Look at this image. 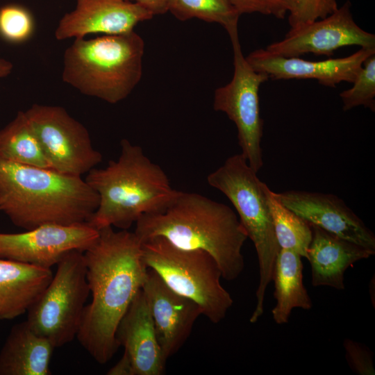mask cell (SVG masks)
<instances>
[{
  "label": "cell",
  "mask_w": 375,
  "mask_h": 375,
  "mask_svg": "<svg viewBox=\"0 0 375 375\" xmlns=\"http://www.w3.org/2000/svg\"><path fill=\"white\" fill-rule=\"evenodd\" d=\"M272 281L274 283V297L276 302L272 314L276 324H287L294 308H312V299L303 283L301 257L297 253L280 249Z\"/></svg>",
  "instance_id": "cell-21"
},
{
  "label": "cell",
  "mask_w": 375,
  "mask_h": 375,
  "mask_svg": "<svg viewBox=\"0 0 375 375\" xmlns=\"http://www.w3.org/2000/svg\"><path fill=\"white\" fill-rule=\"evenodd\" d=\"M267 8L269 15L284 19L290 10L294 0H259Z\"/></svg>",
  "instance_id": "cell-29"
},
{
  "label": "cell",
  "mask_w": 375,
  "mask_h": 375,
  "mask_svg": "<svg viewBox=\"0 0 375 375\" xmlns=\"http://www.w3.org/2000/svg\"><path fill=\"white\" fill-rule=\"evenodd\" d=\"M142 290L162 355L167 360L186 342L201 310L195 302L172 290L151 269Z\"/></svg>",
  "instance_id": "cell-14"
},
{
  "label": "cell",
  "mask_w": 375,
  "mask_h": 375,
  "mask_svg": "<svg viewBox=\"0 0 375 375\" xmlns=\"http://www.w3.org/2000/svg\"><path fill=\"white\" fill-rule=\"evenodd\" d=\"M143 260L174 292L195 302L211 322L223 320L233 300L222 285V272L208 252L179 248L162 237L142 242Z\"/></svg>",
  "instance_id": "cell-7"
},
{
  "label": "cell",
  "mask_w": 375,
  "mask_h": 375,
  "mask_svg": "<svg viewBox=\"0 0 375 375\" xmlns=\"http://www.w3.org/2000/svg\"><path fill=\"white\" fill-rule=\"evenodd\" d=\"M74 9L58 22V40L83 38L89 34L115 35L133 31L153 15L138 3L126 0H76Z\"/></svg>",
  "instance_id": "cell-16"
},
{
  "label": "cell",
  "mask_w": 375,
  "mask_h": 375,
  "mask_svg": "<svg viewBox=\"0 0 375 375\" xmlns=\"http://www.w3.org/2000/svg\"><path fill=\"white\" fill-rule=\"evenodd\" d=\"M262 188L280 249L292 250L308 260V249L312 238L310 224L285 206L277 193L265 183Z\"/></svg>",
  "instance_id": "cell-23"
},
{
  "label": "cell",
  "mask_w": 375,
  "mask_h": 375,
  "mask_svg": "<svg viewBox=\"0 0 375 375\" xmlns=\"http://www.w3.org/2000/svg\"><path fill=\"white\" fill-rule=\"evenodd\" d=\"M240 15L259 12L269 15L265 6L259 0H230Z\"/></svg>",
  "instance_id": "cell-30"
},
{
  "label": "cell",
  "mask_w": 375,
  "mask_h": 375,
  "mask_svg": "<svg viewBox=\"0 0 375 375\" xmlns=\"http://www.w3.org/2000/svg\"><path fill=\"white\" fill-rule=\"evenodd\" d=\"M0 158L12 162L50 168L24 111L0 129Z\"/></svg>",
  "instance_id": "cell-22"
},
{
  "label": "cell",
  "mask_w": 375,
  "mask_h": 375,
  "mask_svg": "<svg viewBox=\"0 0 375 375\" xmlns=\"http://www.w3.org/2000/svg\"><path fill=\"white\" fill-rule=\"evenodd\" d=\"M53 276L51 268L0 258V319L28 312Z\"/></svg>",
  "instance_id": "cell-19"
},
{
  "label": "cell",
  "mask_w": 375,
  "mask_h": 375,
  "mask_svg": "<svg viewBox=\"0 0 375 375\" xmlns=\"http://www.w3.org/2000/svg\"><path fill=\"white\" fill-rule=\"evenodd\" d=\"M116 338L131 360L134 375L164 374L167 360L160 347L149 307L142 289L119 322Z\"/></svg>",
  "instance_id": "cell-17"
},
{
  "label": "cell",
  "mask_w": 375,
  "mask_h": 375,
  "mask_svg": "<svg viewBox=\"0 0 375 375\" xmlns=\"http://www.w3.org/2000/svg\"><path fill=\"white\" fill-rule=\"evenodd\" d=\"M139 4L153 16L168 12L171 0H126Z\"/></svg>",
  "instance_id": "cell-31"
},
{
  "label": "cell",
  "mask_w": 375,
  "mask_h": 375,
  "mask_svg": "<svg viewBox=\"0 0 375 375\" xmlns=\"http://www.w3.org/2000/svg\"><path fill=\"white\" fill-rule=\"evenodd\" d=\"M375 53L374 48H360L353 54L320 61L306 60L299 57H284L259 49L246 58L256 72L269 78L315 79L324 86L335 87L341 82L353 83L365 60Z\"/></svg>",
  "instance_id": "cell-15"
},
{
  "label": "cell",
  "mask_w": 375,
  "mask_h": 375,
  "mask_svg": "<svg viewBox=\"0 0 375 375\" xmlns=\"http://www.w3.org/2000/svg\"><path fill=\"white\" fill-rule=\"evenodd\" d=\"M134 233L142 242L162 237L179 248L208 252L226 281L236 279L244 268L242 249L248 237L237 215L197 193L181 191L164 210L142 215Z\"/></svg>",
  "instance_id": "cell-2"
},
{
  "label": "cell",
  "mask_w": 375,
  "mask_h": 375,
  "mask_svg": "<svg viewBox=\"0 0 375 375\" xmlns=\"http://www.w3.org/2000/svg\"><path fill=\"white\" fill-rule=\"evenodd\" d=\"M108 375H134L131 360L128 356L124 352L121 359L110 369Z\"/></svg>",
  "instance_id": "cell-32"
},
{
  "label": "cell",
  "mask_w": 375,
  "mask_h": 375,
  "mask_svg": "<svg viewBox=\"0 0 375 375\" xmlns=\"http://www.w3.org/2000/svg\"><path fill=\"white\" fill-rule=\"evenodd\" d=\"M24 112L51 169L81 176L101 162L87 128L64 108L35 103Z\"/></svg>",
  "instance_id": "cell-10"
},
{
  "label": "cell",
  "mask_w": 375,
  "mask_h": 375,
  "mask_svg": "<svg viewBox=\"0 0 375 375\" xmlns=\"http://www.w3.org/2000/svg\"><path fill=\"white\" fill-rule=\"evenodd\" d=\"M56 265L51 281L28 310L26 320L55 348L77 336L90 294L83 251H69Z\"/></svg>",
  "instance_id": "cell-8"
},
{
  "label": "cell",
  "mask_w": 375,
  "mask_h": 375,
  "mask_svg": "<svg viewBox=\"0 0 375 375\" xmlns=\"http://www.w3.org/2000/svg\"><path fill=\"white\" fill-rule=\"evenodd\" d=\"M99 201L81 176L0 158V210L18 227L87 223Z\"/></svg>",
  "instance_id": "cell-3"
},
{
  "label": "cell",
  "mask_w": 375,
  "mask_h": 375,
  "mask_svg": "<svg viewBox=\"0 0 375 375\" xmlns=\"http://www.w3.org/2000/svg\"><path fill=\"white\" fill-rule=\"evenodd\" d=\"M120 146L117 160L92 169L85 179L99 195L98 207L87 222L98 231L106 226L127 230L142 215L164 210L181 192L140 146L126 139Z\"/></svg>",
  "instance_id": "cell-4"
},
{
  "label": "cell",
  "mask_w": 375,
  "mask_h": 375,
  "mask_svg": "<svg viewBox=\"0 0 375 375\" xmlns=\"http://www.w3.org/2000/svg\"><path fill=\"white\" fill-rule=\"evenodd\" d=\"M99 233L88 223L45 224L22 233H0V258L51 268L69 251H85Z\"/></svg>",
  "instance_id": "cell-12"
},
{
  "label": "cell",
  "mask_w": 375,
  "mask_h": 375,
  "mask_svg": "<svg viewBox=\"0 0 375 375\" xmlns=\"http://www.w3.org/2000/svg\"><path fill=\"white\" fill-rule=\"evenodd\" d=\"M277 195L285 206L310 224L375 251L374 233L336 195L302 190H288Z\"/></svg>",
  "instance_id": "cell-13"
},
{
  "label": "cell",
  "mask_w": 375,
  "mask_h": 375,
  "mask_svg": "<svg viewBox=\"0 0 375 375\" xmlns=\"http://www.w3.org/2000/svg\"><path fill=\"white\" fill-rule=\"evenodd\" d=\"M351 45L374 48L375 35L356 23L351 2L347 1L323 19L290 28L283 40L269 44L265 49L284 57L307 53L331 56L338 49Z\"/></svg>",
  "instance_id": "cell-11"
},
{
  "label": "cell",
  "mask_w": 375,
  "mask_h": 375,
  "mask_svg": "<svg viewBox=\"0 0 375 375\" xmlns=\"http://www.w3.org/2000/svg\"><path fill=\"white\" fill-rule=\"evenodd\" d=\"M99 231L83 251L92 300L85 307L76 338L97 362L105 364L119 347L117 327L142 288L149 268L134 232L115 231L112 226Z\"/></svg>",
  "instance_id": "cell-1"
},
{
  "label": "cell",
  "mask_w": 375,
  "mask_h": 375,
  "mask_svg": "<svg viewBox=\"0 0 375 375\" xmlns=\"http://www.w3.org/2000/svg\"><path fill=\"white\" fill-rule=\"evenodd\" d=\"M168 12L180 21L197 18L217 23L228 34L238 31L240 14L230 0H171Z\"/></svg>",
  "instance_id": "cell-24"
},
{
  "label": "cell",
  "mask_w": 375,
  "mask_h": 375,
  "mask_svg": "<svg viewBox=\"0 0 375 375\" xmlns=\"http://www.w3.org/2000/svg\"><path fill=\"white\" fill-rule=\"evenodd\" d=\"M345 356L351 369L359 375H374L372 352L365 345L351 339L343 342Z\"/></svg>",
  "instance_id": "cell-28"
},
{
  "label": "cell",
  "mask_w": 375,
  "mask_h": 375,
  "mask_svg": "<svg viewBox=\"0 0 375 375\" xmlns=\"http://www.w3.org/2000/svg\"><path fill=\"white\" fill-rule=\"evenodd\" d=\"M53 344L26 321L11 328L0 351V375H49Z\"/></svg>",
  "instance_id": "cell-20"
},
{
  "label": "cell",
  "mask_w": 375,
  "mask_h": 375,
  "mask_svg": "<svg viewBox=\"0 0 375 375\" xmlns=\"http://www.w3.org/2000/svg\"><path fill=\"white\" fill-rule=\"evenodd\" d=\"M144 42L134 31L76 38L63 55L62 81L81 93L115 104L142 76Z\"/></svg>",
  "instance_id": "cell-5"
},
{
  "label": "cell",
  "mask_w": 375,
  "mask_h": 375,
  "mask_svg": "<svg viewBox=\"0 0 375 375\" xmlns=\"http://www.w3.org/2000/svg\"><path fill=\"white\" fill-rule=\"evenodd\" d=\"M338 8L336 0H294L289 11L290 28L323 19Z\"/></svg>",
  "instance_id": "cell-27"
},
{
  "label": "cell",
  "mask_w": 375,
  "mask_h": 375,
  "mask_svg": "<svg viewBox=\"0 0 375 375\" xmlns=\"http://www.w3.org/2000/svg\"><path fill=\"white\" fill-rule=\"evenodd\" d=\"M312 238L308 249L311 284L345 289L344 274L358 260L374 255L375 251L343 239L310 224Z\"/></svg>",
  "instance_id": "cell-18"
},
{
  "label": "cell",
  "mask_w": 375,
  "mask_h": 375,
  "mask_svg": "<svg viewBox=\"0 0 375 375\" xmlns=\"http://www.w3.org/2000/svg\"><path fill=\"white\" fill-rule=\"evenodd\" d=\"M229 37L233 51V76L229 83L215 90L213 108L224 112L234 122L241 154L258 172L263 165V120L260 115L258 92L261 84L269 77L255 71L247 62L241 49L238 31Z\"/></svg>",
  "instance_id": "cell-9"
},
{
  "label": "cell",
  "mask_w": 375,
  "mask_h": 375,
  "mask_svg": "<svg viewBox=\"0 0 375 375\" xmlns=\"http://www.w3.org/2000/svg\"><path fill=\"white\" fill-rule=\"evenodd\" d=\"M241 154L228 158L207 177L208 183L222 192L235 208L239 220L255 247L259 265L256 306L249 321L254 324L264 312L267 288L272 281L280 250L262 183Z\"/></svg>",
  "instance_id": "cell-6"
},
{
  "label": "cell",
  "mask_w": 375,
  "mask_h": 375,
  "mask_svg": "<svg viewBox=\"0 0 375 375\" xmlns=\"http://www.w3.org/2000/svg\"><path fill=\"white\" fill-rule=\"evenodd\" d=\"M12 67L11 62L0 58V78L8 76L12 70Z\"/></svg>",
  "instance_id": "cell-33"
},
{
  "label": "cell",
  "mask_w": 375,
  "mask_h": 375,
  "mask_svg": "<svg viewBox=\"0 0 375 375\" xmlns=\"http://www.w3.org/2000/svg\"><path fill=\"white\" fill-rule=\"evenodd\" d=\"M353 86L340 94L344 111L363 106L375 110V53L367 58L353 81Z\"/></svg>",
  "instance_id": "cell-25"
},
{
  "label": "cell",
  "mask_w": 375,
  "mask_h": 375,
  "mask_svg": "<svg viewBox=\"0 0 375 375\" xmlns=\"http://www.w3.org/2000/svg\"><path fill=\"white\" fill-rule=\"evenodd\" d=\"M35 22L26 8L12 4L0 9V35L6 41L21 43L32 36Z\"/></svg>",
  "instance_id": "cell-26"
}]
</instances>
